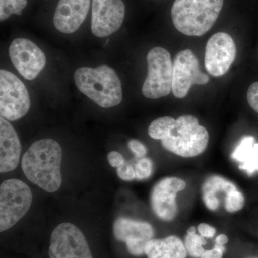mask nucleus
<instances>
[{
    "mask_svg": "<svg viewBox=\"0 0 258 258\" xmlns=\"http://www.w3.org/2000/svg\"><path fill=\"white\" fill-rule=\"evenodd\" d=\"M62 149L56 141L40 139L24 154L22 169L29 181L47 192H55L62 184Z\"/></svg>",
    "mask_w": 258,
    "mask_h": 258,
    "instance_id": "1",
    "label": "nucleus"
},
{
    "mask_svg": "<svg viewBox=\"0 0 258 258\" xmlns=\"http://www.w3.org/2000/svg\"><path fill=\"white\" fill-rule=\"evenodd\" d=\"M74 81L80 91L102 108L119 105L123 99L121 82L114 69L106 64L96 69L79 68Z\"/></svg>",
    "mask_w": 258,
    "mask_h": 258,
    "instance_id": "2",
    "label": "nucleus"
},
{
    "mask_svg": "<svg viewBox=\"0 0 258 258\" xmlns=\"http://www.w3.org/2000/svg\"><path fill=\"white\" fill-rule=\"evenodd\" d=\"M224 0H175L171 8L173 24L188 36H202L212 28L221 13Z\"/></svg>",
    "mask_w": 258,
    "mask_h": 258,
    "instance_id": "3",
    "label": "nucleus"
},
{
    "mask_svg": "<svg viewBox=\"0 0 258 258\" xmlns=\"http://www.w3.org/2000/svg\"><path fill=\"white\" fill-rule=\"evenodd\" d=\"M209 139L208 130L199 123L196 117L183 115L177 119L173 118L169 132L161 140V145L179 157L191 158L206 150Z\"/></svg>",
    "mask_w": 258,
    "mask_h": 258,
    "instance_id": "4",
    "label": "nucleus"
},
{
    "mask_svg": "<svg viewBox=\"0 0 258 258\" xmlns=\"http://www.w3.org/2000/svg\"><path fill=\"white\" fill-rule=\"evenodd\" d=\"M32 194L23 181L5 180L0 186V231L9 230L30 210Z\"/></svg>",
    "mask_w": 258,
    "mask_h": 258,
    "instance_id": "5",
    "label": "nucleus"
},
{
    "mask_svg": "<svg viewBox=\"0 0 258 258\" xmlns=\"http://www.w3.org/2000/svg\"><path fill=\"white\" fill-rule=\"evenodd\" d=\"M148 74L142 92L146 98L157 99L172 91L173 62L169 51L156 47L147 57Z\"/></svg>",
    "mask_w": 258,
    "mask_h": 258,
    "instance_id": "6",
    "label": "nucleus"
},
{
    "mask_svg": "<svg viewBox=\"0 0 258 258\" xmlns=\"http://www.w3.org/2000/svg\"><path fill=\"white\" fill-rule=\"evenodd\" d=\"M28 89L23 81L13 73L0 71V115L14 121L23 118L30 108Z\"/></svg>",
    "mask_w": 258,
    "mask_h": 258,
    "instance_id": "7",
    "label": "nucleus"
},
{
    "mask_svg": "<svg viewBox=\"0 0 258 258\" xmlns=\"http://www.w3.org/2000/svg\"><path fill=\"white\" fill-rule=\"evenodd\" d=\"M48 254L50 258H93L83 232L69 222L60 224L52 231Z\"/></svg>",
    "mask_w": 258,
    "mask_h": 258,
    "instance_id": "8",
    "label": "nucleus"
},
{
    "mask_svg": "<svg viewBox=\"0 0 258 258\" xmlns=\"http://www.w3.org/2000/svg\"><path fill=\"white\" fill-rule=\"evenodd\" d=\"M209 81L210 77L200 71L192 51L187 49L178 52L173 62L172 93L176 98H185L193 85H205Z\"/></svg>",
    "mask_w": 258,
    "mask_h": 258,
    "instance_id": "9",
    "label": "nucleus"
},
{
    "mask_svg": "<svg viewBox=\"0 0 258 258\" xmlns=\"http://www.w3.org/2000/svg\"><path fill=\"white\" fill-rule=\"evenodd\" d=\"M236 53L235 42L229 34H214L205 48V69L214 77L224 76L235 61Z\"/></svg>",
    "mask_w": 258,
    "mask_h": 258,
    "instance_id": "10",
    "label": "nucleus"
},
{
    "mask_svg": "<svg viewBox=\"0 0 258 258\" xmlns=\"http://www.w3.org/2000/svg\"><path fill=\"white\" fill-rule=\"evenodd\" d=\"M10 60L25 79L34 80L46 64L43 51L28 39L17 38L9 47Z\"/></svg>",
    "mask_w": 258,
    "mask_h": 258,
    "instance_id": "11",
    "label": "nucleus"
},
{
    "mask_svg": "<svg viewBox=\"0 0 258 258\" xmlns=\"http://www.w3.org/2000/svg\"><path fill=\"white\" fill-rule=\"evenodd\" d=\"M186 183L180 178L169 176L159 180L151 193V206L154 213L164 221H171L178 212L177 194L186 188Z\"/></svg>",
    "mask_w": 258,
    "mask_h": 258,
    "instance_id": "12",
    "label": "nucleus"
},
{
    "mask_svg": "<svg viewBox=\"0 0 258 258\" xmlns=\"http://www.w3.org/2000/svg\"><path fill=\"white\" fill-rule=\"evenodd\" d=\"M124 17L122 0H93L91 31L98 37L109 36L119 30Z\"/></svg>",
    "mask_w": 258,
    "mask_h": 258,
    "instance_id": "13",
    "label": "nucleus"
},
{
    "mask_svg": "<svg viewBox=\"0 0 258 258\" xmlns=\"http://www.w3.org/2000/svg\"><path fill=\"white\" fill-rule=\"evenodd\" d=\"M115 238L126 244L129 253L134 256L145 254V247L154 235V230L149 222L119 217L113 225Z\"/></svg>",
    "mask_w": 258,
    "mask_h": 258,
    "instance_id": "14",
    "label": "nucleus"
},
{
    "mask_svg": "<svg viewBox=\"0 0 258 258\" xmlns=\"http://www.w3.org/2000/svg\"><path fill=\"white\" fill-rule=\"evenodd\" d=\"M91 0H59L53 23L58 31L71 34L77 31L87 17Z\"/></svg>",
    "mask_w": 258,
    "mask_h": 258,
    "instance_id": "15",
    "label": "nucleus"
},
{
    "mask_svg": "<svg viewBox=\"0 0 258 258\" xmlns=\"http://www.w3.org/2000/svg\"><path fill=\"white\" fill-rule=\"evenodd\" d=\"M22 147L18 134L5 118H0V172L15 170L20 162Z\"/></svg>",
    "mask_w": 258,
    "mask_h": 258,
    "instance_id": "16",
    "label": "nucleus"
},
{
    "mask_svg": "<svg viewBox=\"0 0 258 258\" xmlns=\"http://www.w3.org/2000/svg\"><path fill=\"white\" fill-rule=\"evenodd\" d=\"M236 189H238L237 186L223 176H209L202 186V197L204 203L208 210L216 211L220 208L222 200H223L225 205L226 198Z\"/></svg>",
    "mask_w": 258,
    "mask_h": 258,
    "instance_id": "17",
    "label": "nucleus"
},
{
    "mask_svg": "<svg viewBox=\"0 0 258 258\" xmlns=\"http://www.w3.org/2000/svg\"><path fill=\"white\" fill-rule=\"evenodd\" d=\"M148 258H186L184 243L176 236H168L163 239H152L145 247Z\"/></svg>",
    "mask_w": 258,
    "mask_h": 258,
    "instance_id": "18",
    "label": "nucleus"
},
{
    "mask_svg": "<svg viewBox=\"0 0 258 258\" xmlns=\"http://www.w3.org/2000/svg\"><path fill=\"white\" fill-rule=\"evenodd\" d=\"M233 160L240 162V168L251 175L258 171V143L253 137H244L232 154Z\"/></svg>",
    "mask_w": 258,
    "mask_h": 258,
    "instance_id": "19",
    "label": "nucleus"
},
{
    "mask_svg": "<svg viewBox=\"0 0 258 258\" xmlns=\"http://www.w3.org/2000/svg\"><path fill=\"white\" fill-rule=\"evenodd\" d=\"M27 4V0H0V20L4 21L13 14L21 15Z\"/></svg>",
    "mask_w": 258,
    "mask_h": 258,
    "instance_id": "20",
    "label": "nucleus"
},
{
    "mask_svg": "<svg viewBox=\"0 0 258 258\" xmlns=\"http://www.w3.org/2000/svg\"><path fill=\"white\" fill-rule=\"evenodd\" d=\"M207 243L205 237L201 235L193 234L186 235L184 239V245L186 252L190 257L192 258H200L205 252L203 246Z\"/></svg>",
    "mask_w": 258,
    "mask_h": 258,
    "instance_id": "21",
    "label": "nucleus"
},
{
    "mask_svg": "<svg viewBox=\"0 0 258 258\" xmlns=\"http://www.w3.org/2000/svg\"><path fill=\"white\" fill-rule=\"evenodd\" d=\"M244 203H245V198L243 194L241 192L240 190L236 189L232 191L226 198L224 208L226 211L230 213H234L242 210L244 208Z\"/></svg>",
    "mask_w": 258,
    "mask_h": 258,
    "instance_id": "22",
    "label": "nucleus"
},
{
    "mask_svg": "<svg viewBox=\"0 0 258 258\" xmlns=\"http://www.w3.org/2000/svg\"><path fill=\"white\" fill-rule=\"evenodd\" d=\"M134 169H135L136 179H147L150 177L152 174V161L149 158H143L136 164Z\"/></svg>",
    "mask_w": 258,
    "mask_h": 258,
    "instance_id": "23",
    "label": "nucleus"
},
{
    "mask_svg": "<svg viewBox=\"0 0 258 258\" xmlns=\"http://www.w3.org/2000/svg\"><path fill=\"white\" fill-rule=\"evenodd\" d=\"M117 175L123 181H132L136 179L135 169L132 164L125 162L117 168Z\"/></svg>",
    "mask_w": 258,
    "mask_h": 258,
    "instance_id": "24",
    "label": "nucleus"
},
{
    "mask_svg": "<svg viewBox=\"0 0 258 258\" xmlns=\"http://www.w3.org/2000/svg\"><path fill=\"white\" fill-rule=\"evenodd\" d=\"M247 98L249 106L258 113V81L249 86L247 90Z\"/></svg>",
    "mask_w": 258,
    "mask_h": 258,
    "instance_id": "25",
    "label": "nucleus"
},
{
    "mask_svg": "<svg viewBox=\"0 0 258 258\" xmlns=\"http://www.w3.org/2000/svg\"><path fill=\"white\" fill-rule=\"evenodd\" d=\"M128 147L137 157H143L147 154V147L137 139H132L129 141Z\"/></svg>",
    "mask_w": 258,
    "mask_h": 258,
    "instance_id": "26",
    "label": "nucleus"
},
{
    "mask_svg": "<svg viewBox=\"0 0 258 258\" xmlns=\"http://www.w3.org/2000/svg\"><path fill=\"white\" fill-rule=\"evenodd\" d=\"M225 250V246L216 243L213 249L205 250L200 258H222Z\"/></svg>",
    "mask_w": 258,
    "mask_h": 258,
    "instance_id": "27",
    "label": "nucleus"
},
{
    "mask_svg": "<svg viewBox=\"0 0 258 258\" xmlns=\"http://www.w3.org/2000/svg\"><path fill=\"white\" fill-rule=\"evenodd\" d=\"M107 159H108V163L112 167L118 168L122 164H124L125 162L124 158L117 152H111L108 153L107 156Z\"/></svg>",
    "mask_w": 258,
    "mask_h": 258,
    "instance_id": "28",
    "label": "nucleus"
},
{
    "mask_svg": "<svg viewBox=\"0 0 258 258\" xmlns=\"http://www.w3.org/2000/svg\"><path fill=\"white\" fill-rule=\"evenodd\" d=\"M198 229L200 235L205 238H212L216 233V229L206 223L200 224Z\"/></svg>",
    "mask_w": 258,
    "mask_h": 258,
    "instance_id": "29",
    "label": "nucleus"
},
{
    "mask_svg": "<svg viewBox=\"0 0 258 258\" xmlns=\"http://www.w3.org/2000/svg\"><path fill=\"white\" fill-rule=\"evenodd\" d=\"M215 241H216L217 244L225 245V244H227V242H228V237H227V235L222 234V235L217 236Z\"/></svg>",
    "mask_w": 258,
    "mask_h": 258,
    "instance_id": "30",
    "label": "nucleus"
},
{
    "mask_svg": "<svg viewBox=\"0 0 258 258\" xmlns=\"http://www.w3.org/2000/svg\"><path fill=\"white\" fill-rule=\"evenodd\" d=\"M188 235H193V234H196V228L195 227H189L187 230Z\"/></svg>",
    "mask_w": 258,
    "mask_h": 258,
    "instance_id": "31",
    "label": "nucleus"
},
{
    "mask_svg": "<svg viewBox=\"0 0 258 258\" xmlns=\"http://www.w3.org/2000/svg\"><path fill=\"white\" fill-rule=\"evenodd\" d=\"M249 258H258V256H257V257H249Z\"/></svg>",
    "mask_w": 258,
    "mask_h": 258,
    "instance_id": "32",
    "label": "nucleus"
}]
</instances>
